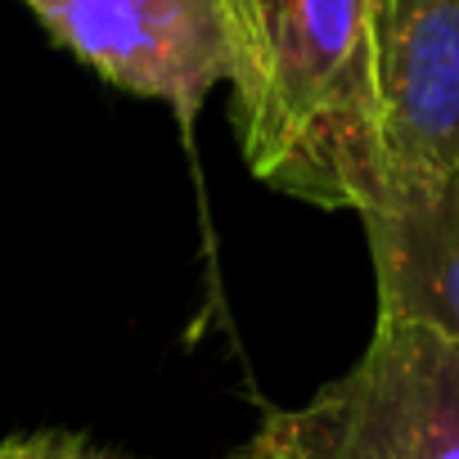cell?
Here are the masks:
<instances>
[{
	"instance_id": "4",
	"label": "cell",
	"mask_w": 459,
	"mask_h": 459,
	"mask_svg": "<svg viewBox=\"0 0 459 459\" xmlns=\"http://www.w3.org/2000/svg\"><path fill=\"white\" fill-rule=\"evenodd\" d=\"M369 23L383 198H396L459 167V0H369Z\"/></svg>"
},
{
	"instance_id": "1",
	"label": "cell",
	"mask_w": 459,
	"mask_h": 459,
	"mask_svg": "<svg viewBox=\"0 0 459 459\" xmlns=\"http://www.w3.org/2000/svg\"><path fill=\"white\" fill-rule=\"evenodd\" d=\"M239 144L257 180L316 207L383 198L369 0H225Z\"/></svg>"
},
{
	"instance_id": "3",
	"label": "cell",
	"mask_w": 459,
	"mask_h": 459,
	"mask_svg": "<svg viewBox=\"0 0 459 459\" xmlns=\"http://www.w3.org/2000/svg\"><path fill=\"white\" fill-rule=\"evenodd\" d=\"M37 23L104 82L171 104L189 131L207 91L230 82L225 0H23Z\"/></svg>"
},
{
	"instance_id": "7",
	"label": "cell",
	"mask_w": 459,
	"mask_h": 459,
	"mask_svg": "<svg viewBox=\"0 0 459 459\" xmlns=\"http://www.w3.org/2000/svg\"><path fill=\"white\" fill-rule=\"evenodd\" d=\"M235 459H257V455H253V450H244V455H235Z\"/></svg>"
},
{
	"instance_id": "6",
	"label": "cell",
	"mask_w": 459,
	"mask_h": 459,
	"mask_svg": "<svg viewBox=\"0 0 459 459\" xmlns=\"http://www.w3.org/2000/svg\"><path fill=\"white\" fill-rule=\"evenodd\" d=\"M0 459H126V455H113L73 432H32L0 446Z\"/></svg>"
},
{
	"instance_id": "2",
	"label": "cell",
	"mask_w": 459,
	"mask_h": 459,
	"mask_svg": "<svg viewBox=\"0 0 459 459\" xmlns=\"http://www.w3.org/2000/svg\"><path fill=\"white\" fill-rule=\"evenodd\" d=\"M257 459H459V342L378 316L360 365L302 410L271 414Z\"/></svg>"
},
{
	"instance_id": "5",
	"label": "cell",
	"mask_w": 459,
	"mask_h": 459,
	"mask_svg": "<svg viewBox=\"0 0 459 459\" xmlns=\"http://www.w3.org/2000/svg\"><path fill=\"white\" fill-rule=\"evenodd\" d=\"M360 221L378 275V316L459 342V167L428 189L383 198Z\"/></svg>"
}]
</instances>
